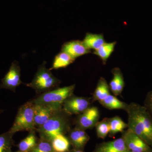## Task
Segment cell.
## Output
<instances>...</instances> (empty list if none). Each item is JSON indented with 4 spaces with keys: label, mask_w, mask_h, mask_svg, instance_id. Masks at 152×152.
<instances>
[{
    "label": "cell",
    "mask_w": 152,
    "mask_h": 152,
    "mask_svg": "<svg viewBox=\"0 0 152 152\" xmlns=\"http://www.w3.org/2000/svg\"><path fill=\"white\" fill-rule=\"evenodd\" d=\"M68 138L74 149L83 150L89 140L90 137L86 130L75 126L69 132Z\"/></svg>",
    "instance_id": "8fae6325"
},
{
    "label": "cell",
    "mask_w": 152,
    "mask_h": 152,
    "mask_svg": "<svg viewBox=\"0 0 152 152\" xmlns=\"http://www.w3.org/2000/svg\"><path fill=\"white\" fill-rule=\"evenodd\" d=\"M71 129V115L63 109L56 112L41 127L36 129L40 139L51 142L61 134L65 135Z\"/></svg>",
    "instance_id": "7a4b0ae2"
},
{
    "label": "cell",
    "mask_w": 152,
    "mask_h": 152,
    "mask_svg": "<svg viewBox=\"0 0 152 152\" xmlns=\"http://www.w3.org/2000/svg\"><path fill=\"white\" fill-rule=\"evenodd\" d=\"M75 85L57 88L41 94L38 97L31 101L34 104L62 106L67 98L74 94Z\"/></svg>",
    "instance_id": "5b68a950"
},
{
    "label": "cell",
    "mask_w": 152,
    "mask_h": 152,
    "mask_svg": "<svg viewBox=\"0 0 152 152\" xmlns=\"http://www.w3.org/2000/svg\"><path fill=\"white\" fill-rule=\"evenodd\" d=\"M75 59L66 53L61 51L55 57L50 70L65 68L75 61Z\"/></svg>",
    "instance_id": "d6986e66"
},
{
    "label": "cell",
    "mask_w": 152,
    "mask_h": 152,
    "mask_svg": "<svg viewBox=\"0 0 152 152\" xmlns=\"http://www.w3.org/2000/svg\"><path fill=\"white\" fill-rule=\"evenodd\" d=\"M121 137L129 152H152L151 147L129 129Z\"/></svg>",
    "instance_id": "9c48e42d"
},
{
    "label": "cell",
    "mask_w": 152,
    "mask_h": 152,
    "mask_svg": "<svg viewBox=\"0 0 152 152\" xmlns=\"http://www.w3.org/2000/svg\"><path fill=\"white\" fill-rule=\"evenodd\" d=\"M68 152H85L83 151V150H77V149H74L71 150V151H69Z\"/></svg>",
    "instance_id": "4316f807"
},
{
    "label": "cell",
    "mask_w": 152,
    "mask_h": 152,
    "mask_svg": "<svg viewBox=\"0 0 152 152\" xmlns=\"http://www.w3.org/2000/svg\"><path fill=\"white\" fill-rule=\"evenodd\" d=\"M85 46L89 50H96L106 43L102 34L87 33L83 41Z\"/></svg>",
    "instance_id": "9a60e30c"
},
{
    "label": "cell",
    "mask_w": 152,
    "mask_h": 152,
    "mask_svg": "<svg viewBox=\"0 0 152 152\" xmlns=\"http://www.w3.org/2000/svg\"><path fill=\"white\" fill-rule=\"evenodd\" d=\"M116 42L105 43L99 48L94 51V54L96 55L102 61L104 64L108 59L115 50Z\"/></svg>",
    "instance_id": "44dd1931"
},
{
    "label": "cell",
    "mask_w": 152,
    "mask_h": 152,
    "mask_svg": "<svg viewBox=\"0 0 152 152\" xmlns=\"http://www.w3.org/2000/svg\"><path fill=\"white\" fill-rule=\"evenodd\" d=\"M36 131L29 132L27 137L22 140L18 145V151L21 152H30L35 147L38 140Z\"/></svg>",
    "instance_id": "ac0fdd59"
},
{
    "label": "cell",
    "mask_w": 152,
    "mask_h": 152,
    "mask_svg": "<svg viewBox=\"0 0 152 152\" xmlns=\"http://www.w3.org/2000/svg\"><path fill=\"white\" fill-rule=\"evenodd\" d=\"M3 111H4V110H1V109H0V115H1V114L3 113Z\"/></svg>",
    "instance_id": "83f0119b"
},
{
    "label": "cell",
    "mask_w": 152,
    "mask_h": 152,
    "mask_svg": "<svg viewBox=\"0 0 152 152\" xmlns=\"http://www.w3.org/2000/svg\"><path fill=\"white\" fill-rule=\"evenodd\" d=\"M44 61L38 67L34 79L27 86L32 88L38 94H42L53 90L59 86L61 82L52 74L50 69L46 67Z\"/></svg>",
    "instance_id": "3957f363"
},
{
    "label": "cell",
    "mask_w": 152,
    "mask_h": 152,
    "mask_svg": "<svg viewBox=\"0 0 152 152\" xmlns=\"http://www.w3.org/2000/svg\"><path fill=\"white\" fill-rule=\"evenodd\" d=\"M99 103L104 107L110 110H122L126 111L129 104L120 100L114 96L110 94Z\"/></svg>",
    "instance_id": "e0dca14e"
},
{
    "label": "cell",
    "mask_w": 152,
    "mask_h": 152,
    "mask_svg": "<svg viewBox=\"0 0 152 152\" xmlns=\"http://www.w3.org/2000/svg\"><path fill=\"white\" fill-rule=\"evenodd\" d=\"M52 147L54 152H68L69 150V141L65 135L57 136L51 141Z\"/></svg>",
    "instance_id": "7402d4cb"
},
{
    "label": "cell",
    "mask_w": 152,
    "mask_h": 152,
    "mask_svg": "<svg viewBox=\"0 0 152 152\" xmlns=\"http://www.w3.org/2000/svg\"><path fill=\"white\" fill-rule=\"evenodd\" d=\"M99 111L96 107L91 106L82 113L79 114L75 120V126L83 129H90L95 127L99 121Z\"/></svg>",
    "instance_id": "52a82bcc"
},
{
    "label": "cell",
    "mask_w": 152,
    "mask_h": 152,
    "mask_svg": "<svg viewBox=\"0 0 152 152\" xmlns=\"http://www.w3.org/2000/svg\"><path fill=\"white\" fill-rule=\"evenodd\" d=\"M91 104L90 98L77 96L73 94L64 102L62 109L70 115H78L91 107Z\"/></svg>",
    "instance_id": "8992f818"
},
{
    "label": "cell",
    "mask_w": 152,
    "mask_h": 152,
    "mask_svg": "<svg viewBox=\"0 0 152 152\" xmlns=\"http://www.w3.org/2000/svg\"><path fill=\"white\" fill-rule=\"evenodd\" d=\"M109 123L110 125L109 134L112 137L118 133H123L125 129L128 128L127 124L118 116L109 118Z\"/></svg>",
    "instance_id": "ffe728a7"
},
{
    "label": "cell",
    "mask_w": 152,
    "mask_h": 152,
    "mask_svg": "<svg viewBox=\"0 0 152 152\" xmlns=\"http://www.w3.org/2000/svg\"><path fill=\"white\" fill-rule=\"evenodd\" d=\"M110 94V86L107 80L103 77H101L93 94L92 102L98 101L100 102Z\"/></svg>",
    "instance_id": "2e32d148"
},
{
    "label": "cell",
    "mask_w": 152,
    "mask_h": 152,
    "mask_svg": "<svg viewBox=\"0 0 152 152\" xmlns=\"http://www.w3.org/2000/svg\"><path fill=\"white\" fill-rule=\"evenodd\" d=\"M113 77L110 82L109 86L114 96H120L122 93L125 86L124 76L119 68H114L112 70Z\"/></svg>",
    "instance_id": "5bb4252c"
},
{
    "label": "cell",
    "mask_w": 152,
    "mask_h": 152,
    "mask_svg": "<svg viewBox=\"0 0 152 152\" xmlns=\"http://www.w3.org/2000/svg\"><path fill=\"white\" fill-rule=\"evenodd\" d=\"M30 152H54L51 142L40 139L35 147Z\"/></svg>",
    "instance_id": "d4e9b609"
},
{
    "label": "cell",
    "mask_w": 152,
    "mask_h": 152,
    "mask_svg": "<svg viewBox=\"0 0 152 152\" xmlns=\"http://www.w3.org/2000/svg\"><path fill=\"white\" fill-rule=\"evenodd\" d=\"M62 109V106L34 104V123L36 129L42 126L52 116Z\"/></svg>",
    "instance_id": "30bf717a"
},
{
    "label": "cell",
    "mask_w": 152,
    "mask_h": 152,
    "mask_svg": "<svg viewBox=\"0 0 152 152\" xmlns=\"http://www.w3.org/2000/svg\"><path fill=\"white\" fill-rule=\"evenodd\" d=\"M34 123V104L32 101L19 108L13 124L9 131L15 134L23 131H36Z\"/></svg>",
    "instance_id": "277c9868"
},
{
    "label": "cell",
    "mask_w": 152,
    "mask_h": 152,
    "mask_svg": "<svg viewBox=\"0 0 152 152\" xmlns=\"http://www.w3.org/2000/svg\"><path fill=\"white\" fill-rule=\"evenodd\" d=\"M22 83L20 67L18 62L15 61L12 63L8 72L2 79L0 87L15 92L17 87Z\"/></svg>",
    "instance_id": "ba28073f"
},
{
    "label": "cell",
    "mask_w": 152,
    "mask_h": 152,
    "mask_svg": "<svg viewBox=\"0 0 152 152\" xmlns=\"http://www.w3.org/2000/svg\"><path fill=\"white\" fill-rule=\"evenodd\" d=\"M143 105L145 107L152 118V91L148 92L147 94Z\"/></svg>",
    "instance_id": "484cf974"
},
{
    "label": "cell",
    "mask_w": 152,
    "mask_h": 152,
    "mask_svg": "<svg viewBox=\"0 0 152 152\" xmlns=\"http://www.w3.org/2000/svg\"><path fill=\"white\" fill-rule=\"evenodd\" d=\"M93 152H129L123 138L104 142L98 145Z\"/></svg>",
    "instance_id": "4fadbf2b"
},
{
    "label": "cell",
    "mask_w": 152,
    "mask_h": 152,
    "mask_svg": "<svg viewBox=\"0 0 152 152\" xmlns=\"http://www.w3.org/2000/svg\"><path fill=\"white\" fill-rule=\"evenodd\" d=\"M14 152H21L20 151H17Z\"/></svg>",
    "instance_id": "f1b7e54d"
},
{
    "label": "cell",
    "mask_w": 152,
    "mask_h": 152,
    "mask_svg": "<svg viewBox=\"0 0 152 152\" xmlns=\"http://www.w3.org/2000/svg\"><path fill=\"white\" fill-rule=\"evenodd\" d=\"M97 136L99 138L104 139L110 132L109 118H104L99 121L95 126Z\"/></svg>",
    "instance_id": "cb8c5ba5"
},
{
    "label": "cell",
    "mask_w": 152,
    "mask_h": 152,
    "mask_svg": "<svg viewBox=\"0 0 152 152\" xmlns=\"http://www.w3.org/2000/svg\"><path fill=\"white\" fill-rule=\"evenodd\" d=\"M61 51L65 52L76 59L77 58L91 53V50L85 46L83 41L73 40L63 44Z\"/></svg>",
    "instance_id": "7c38bea8"
},
{
    "label": "cell",
    "mask_w": 152,
    "mask_h": 152,
    "mask_svg": "<svg viewBox=\"0 0 152 152\" xmlns=\"http://www.w3.org/2000/svg\"><path fill=\"white\" fill-rule=\"evenodd\" d=\"M14 134L10 131L0 134V152H12V148L14 144Z\"/></svg>",
    "instance_id": "603a6c76"
},
{
    "label": "cell",
    "mask_w": 152,
    "mask_h": 152,
    "mask_svg": "<svg viewBox=\"0 0 152 152\" xmlns=\"http://www.w3.org/2000/svg\"><path fill=\"white\" fill-rule=\"evenodd\" d=\"M128 129L152 148V118L145 107L137 103L129 104Z\"/></svg>",
    "instance_id": "6da1fadb"
}]
</instances>
